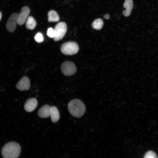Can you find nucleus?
Segmentation results:
<instances>
[{"label":"nucleus","mask_w":158,"mask_h":158,"mask_svg":"<svg viewBox=\"0 0 158 158\" xmlns=\"http://www.w3.org/2000/svg\"><path fill=\"white\" fill-rule=\"evenodd\" d=\"M55 36L53 38L55 41L61 40L65 35L67 30L66 23L64 22H60L58 23L54 29Z\"/></svg>","instance_id":"nucleus-4"},{"label":"nucleus","mask_w":158,"mask_h":158,"mask_svg":"<svg viewBox=\"0 0 158 158\" xmlns=\"http://www.w3.org/2000/svg\"><path fill=\"white\" fill-rule=\"evenodd\" d=\"M79 49L78 44L73 42H69L63 44L60 48L62 53L67 55L75 54L78 52Z\"/></svg>","instance_id":"nucleus-3"},{"label":"nucleus","mask_w":158,"mask_h":158,"mask_svg":"<svg viewBox=\"0 0 158 158\" xmlns=\"http://www.w3.org/2000/svg\"><path fill=\"white\" fill-rule=\"evenodd\" d=\"M61 69L62 73L66 76H71L75 73L76 68L72 62L66 61L61 65Z\"/></svg>","instance_id":"nucleus-5"},{"label":"nucleus","mask_w":158,"mask_h":158,"mask_svg":"<svg viewBox=\"0 0 158 158\" xmlns=\"http://www.w3.org/2000/svg\"><path fill=\"white\" fill-rule=\"evenodd\" d=\"M2 17V14L0 12V20L1 18Z\"/></svg>","instance_id":"nucleus-20"},{"label":"nucleus","mask_w":158,"mask_h":158,"mask_svg":"<svg viewBox=\"0 0 158 158\" xmlns=\"http://www.w3.org/2000/svg\"><path fill=\"white\" fill-rule=\"evenodd\" d=\"M30 13V9L27 6L23 7L18 14V24L19 25L23 24L26 21Z\"/></svg>","instance_id":"nucleus-7"},{"label":"nucleus","mask_w":158,"mask_h":158,"mask_svg":"<svg viewBox=\"0 0 158 158\" xmlns=\"http://www.w3.org/2000/svg\"><path fill=\"white\" fill-rule=\"evenodd\" d=\"M48 20L49 22H57L60 18L58 13L55 11L51 10L48 13Z\"/></svg>","instance_id":"nucleus-13"},{"label":"nucleus","mask_w":158,"mask_h":158,"mask_svg":"<svg viewBox=\"0 0 158 158\" xmlns=\"http://www.w3.org/2000/svg\"><path fill=\"white\" fill-rule=\"evenodd\" d=\"M104 18L106 19H108L109 18V15L108 14H106L104 16Z\"/></svg>","instance_id":"nucleus-19"},{"label":"nucleus","mask_w":158,"mask_h":158,"mask_svg":"<svg viewBox=\"0 0 158 158\" xmlns=\"http://www.w3.org/2000/svg\"><path fill=\"white\" fill-rule=\"evenodd\" d=\"M156 154L153 151H149L146 152L144 157V158H157Z\"/></svg>","instance_id":"nucleus-16"},{"label":"nucleus","mask_w":158,"mask_h":158,"mask_svg":"<svg viewBox=\"0 0 158 158\" xmlns=\"http://www.w3.org/2000/svg\"><path fill=\"white\" fill-rule=\"evenodd\" d=\"M50 116L51 121L53 123L56 122L59 119V113L58 109L56 107H51Z\"/></svg>","instance_id":"nucleus-12"},{"label":"nucleus","mask_w":158,"mask_h":158,"mask_svg":"<svg viewBox=\"0 0 158 158\" xmlns=\"http://www.w3.org/2000/svg\"><path fill=\"white\" fill-rule=\"evenodd\" d=\"M68 109L70 114L73 116L80 118L85 113L86 109L84 103L78 99L71 101L68 104Z\"/></svg>","instance_id":"nucleus-2"},{"label":"nucleus","mask_w":158,"mask_h":158,"mask_svg":"<svg viewBox=\"0 0 158 158\" xmlns=\"http://www.w3.org/2000/svg\"><path fill=\"white\" fill-rule=\"evenodd\" d=\"M104 25V22L101 18H97L92 23V26L93 28L98 30L101 29Z\"/></svg>","instance_id":"nucleus-15"},{"label":"nucleus","mask_w":158,"mask_h":158,"mask_svg":"<svg viewBox=\"0 0 158 158\" xmlns=\"http://www.w3.org/2000/svg\"><path fill=\"white\" fill-rule=\"evenodd\" d=\"M36 22L33 17L32 16L28 17L26 22V28L28 29L32 30L36 27Z\"/></svg>","instance_id":"nucleus-14"},{"label":"nucleus","mask_w":158,"mask_h":158,"mask_svg":"<svg viewBox=\"0 0 158 158\" xmlns=\"http://www.w3.org/2000/svg\"><path fill=\"white\" fill-rule=\"evenodd\" d=\"M21 147L18 143L10 142L6 144L2 148L1 154L4 158H16L20 153Z\"/></svg>","instance_id":"nucleus-1"},{"label":"nucleus","mask_w":158,"mask_h":158,"mask_svg":"<svg viewBox=\"0 0 158 158\" xmlns=\"http://www.w3.org/2000/svg\"><path fill=\"white\" fill-rule=\"evenodd\" d=\"M133 0H125L123 4V7L126 8L123 11V15L126 17H128L130 15L131 11L133 8Z\"/></svg>","instance_id":"nucleus-10"},{"label":"nucleus","mask_w":158,"mask_h":158,"mask_svg":"<svg viewBox=\"0 0 158 158\" xmlns=\"http://www.w3.org/2000/svg\"><path fill=\"white\" fill-rule=\"evenodd\" d=\"M16 87L20 90H28L30 87V82L29 78L26 76L23 77L17 83Z\"/></svg>","instance_id":"nucleus-8"},{"label":"nucleus","mask_w":158,"mask_h":158,"mask_svg":"<svg viewBox=\"0 0 158 158\" xmlns=\"http://www.w3.org/2000/svg\"><path fill=\"white\" fill-rule=\"evenodd\" d=\"M37 101L35 98H31L26 100L24 105L25 110L28 112L34 111L37 105Z\"/></svg>","instance_id":"nucleus-9"},{"label":"nucleus","mask_w":158,"mask_h":158,"mask_svg":"<svg viewBox=\"0 0 158 158\" xmlns=\"http://www.w3.org/2000/svg\"><path fill=\"white\" fill-rule=\"evenodd\" d=\"M51 107L48 105H45L41 107L38 111V115L40 118H45L50 115Z\"/></svg>","instance_id":"nucleus-11"},{"label":"nucleus","mask_w":158,"mask_h":158,"mask_svg":"<svg viewBox=\"0 0 158 158\" xmlns=\"http://www.w3.org/2000/svg\"><path fill=\"white\" fill-rule=\"evenodd\" d=\"M18 14L16 13H13L10 16L6 24L7 30L10 32H13L15 30L17 24Z\"/></svg>","instance_id":"nucleus-6"},{"label":"nucleus","mask_w":158,"mask_h":158,"mask_svg":"<svg viewBox=\"0 0 158 158\" xmlns=\"http://www.w3.org/2000/svg\"><path fill=\"white\" fill-rule=\"evenodd\" d=\"M47 35L49 37L53 38L55 36L54 29L51 28H48L47 31Z\"/></svg>","instance_id":"nucleus-18"},{"label":"nucleus","mask_w":158,"mask_h":158,"mask_svg":"<svg viewBox=\"0 0 158 158\" xmlns=\"http://www.w3.org/2000/svg\"><path fill=\"white\" fill-rule=\"evenodd\" d=\"M34 39L36 42L38 43L42 42L43 40V37L42 34L38 32L36 34L34 37Z\"/></svg>","instance_id":"nucleus-17"}]
</instances>
